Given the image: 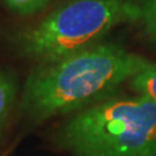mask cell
Listing matches in <instances>:
<instances>
[{"mask_svg": "<svg viewBox=\"0 0 156 156\" xmlns=\"http://www.w3.org/2000/svg\"><path fill=\"white\" fill-rule=\"evenodd\" d=\"M140 156H156V148L155 150H151V151H148V152H146V154L140 155Z\"/></svg>", "mask_w": 156, "mask_h": 156, "instance_id": "ba28073f", "label": "cell"}, {"mask_svg": "<svg viewBox=\"0 0 156 156\" xmlns=\"http://www.w3.org/2000/svg\"><path fill=\"white\" fill-rule=\"evenodd\" d=\"M56 139L76 156H140L156 148V104L139 95L91 105L72 117Z\"/></svg>", "mask_w": 156, "mask_h": 156, "instance_id": "7a4b0ae2", "label": "cell"}, {"mask_svg": "<svg viewBox=\"0 0 156 156\" xmlns=\"http://www.w3.org/2000/svg\"><path fill=\"white\" fill-rule=\"evenodd\" d=\"M133 18L138 11L128 0H72L21 34L20 50L43 64L58 61L99 44L116 25Z\"/></svg>", "mask_w": 156, "mask_h": 156, "instance_id": "3957f363", "label": "cell"}, {"mask_svg": "<svg viewBox=\"0 0 156 156\" xmlns=\"http://www.w3.org/2000/svg\"><path fill=\"white\" fill-rule=\"evenodd\" d=\"M3 3L11 11L22 16H27L43 9L50 3V0H3Z\"/></svg>", "mask_w": 156, "mask_h": 156, "instance_id": "52a82bcc", "label": "cell"}, {"mask_svg": "<svg viewBox=\"0 0 156 156\" xmlns=\"http://www.w3.org/2000/svg\"><path fill=\"white\" fill-rule=\"evenodd\" d=\"M131 87L156 104V64L147 62L130 78Z\"/></svg>", "mask_w": 156, "mask_h": 156, "instance_id": "277c9868", "label": "cell"}, {"mask_svg": "<svg viewBox=\"0 0 156 156\" xmlns=\"http://www.w3.org/2000/svg\"><path fill=\"white\" fill-rule=\"evenodd\" d=\"M147 62L116 44H96L46 62L29 76L22 109L33 119L44 120L85 108L112 94Z\"/></svg>", "mask_w": 156, "mask_h": 156, "instance_id": "6da1fadb", "label": "cell"}, {"mask_svg": "<svg viewBox=\"0 0 156 156\" xmlns=\"http://www.w3.org/2000/svg\"><path fill=\"white\" fill-rule=\"evenodd\" d=\"M16 96V82L11 74L0 70V129L5 122Z\"/></svg>", "mask_w": 156, "mask_h": 156, "instance_id": "5b68a950", "label": "cell"}, {"mask_svg": "<svg viewBox=\"0 0 156 156\" xmlns=\"http://www.w3.org/2000/svg\"><path fill=\"white\" fill-rule=\"evenodd\" d=\"M135 7L146 31L156 42V0H139Z\"/></svg>", "mask_w": 156, "mask_h": 156, "instance_id": "8992f818", "label": "cell"}]
</instances>
